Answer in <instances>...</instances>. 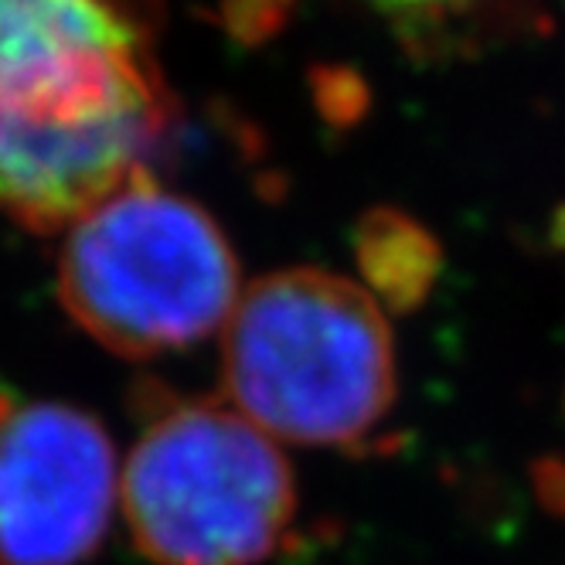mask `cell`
I'll list each match as a JSON object with an SVG mask.
<instances>
[{
  "instance_id": "5",
  "label": "cell",
  "mask_w": 565,
  "mask_h": 565,
  "mask_svg": "<svg viewBox=\"0 0 565 565\" xmlns=\"http://www.w3.org/2000/svg\"><path fill=\"white\" fill-rule=\"evenodd\" d=\"M116 454L106 426L68 402L0 416V565H83L106 542Z\"/></svg>"
},
{
  "instance_id": "1",
  "label": "cell",
  "mask_w": 565,
  "mask_h": 565,
  "mask_svg": "<svg viewBox=\"0 0 565 565\" xmlns=\"http://www.w3.org/2000/svg\"><path fill=\"white\" fill-rule=\"evenodd\" d=\"M222 382L228 406L269 439L372 450L398 398L385 310L328 269L266 273L225 324Z\"/></svg>"
},
{
  "instance_id": "8",
  "label": "cell",
  "mask_w": 565,
  "mask_h": 565,
  "mask_svg": "<svg viewBox=\"0 0 565 565\" xmlns=\"http://www.w3.org/2000/svg\"><path fill=\"white\" fill-rule=\"evenodd\" d=\"M382 8H426V4H439V0H375Z\"/></svg>"
},
{
  "instance_id": "2",
  "label": "cell",
  "mask_w": 565,
  "mask_h": 565,
  "mask_svg": "<svg viewBox=\"0 0 565 565\" xmlns=\"http://www.w3.org/2000/svg\"><path fill=\"white\" fill-rule=\"evenodd\" d=\"M58 300L106 351L143 361L228 324L238 259L205 209L140 171L68 225Z\"/></svg>"
},
{
  "instance_id": "7",
  "label": "cell",
  "mask_w": 565,
  "mask_h": 565,
  "mask_svg": "<svg viewBox=\"0 0 565 565\" xmlns=\"http://www.w3.org/2000/svg\"><path fill=\"white\" fill-rule=\"evenodd\" d=\"M354 259L375 303L395 313L423 307L443 269L436 235L395 209H372L358 222Z\"/></svg>"
},
{
  "instance_id": "4",
  "label": "cell",
  "mask_w": 565,
  "mask_h": 565,
  "mask_svg": "<svg viewBox=\"0 0 565 565\" xmlns=\"http://www.w3.org/2000/svg\"><path fill=\"white\" fill-rule=\"evenodd\" d=\"M168 119V89L143 52L0 99V212L34 232L68 228L147 171Z\"/></svg>"
},
{
  "instance_id": "3",
  "label": "cell",
  "mask_w": 565,
  "mask_h": 565,
  "mask_svg": "<svg viewBox=\"0 0 565 565\" xmlns=\"http://www.w3.org/2000/svg\"><path fill=\"white\" fill-rule=\"evenodd\" d=\"M140 388L124 473L134 545L153 565H259L287 548L297 480L276 443L222 398Z\"/></svg>"
},
{
  "instance_id": "6",
  "label": "cell",
  "mask_w": 565,
  "mask_h": 565,
  "mask_svg": "<svg viewBox=\"0 0 565 565\" xmlns=\"http://www.w3.org/2000/svg\"><path fill=\"white\" fill-rule=\"evenodd\" d=\"M140 52L109 0H0V96L55 86Z\"/></svg>"
},
{
  "instance_id": "9",
  "label": "cell",
  "mask_w": 565,
  "mask_h": 565,
  "mask_svg": "<svg viewBox=\"0 0 565 565\" xmlns=\"http://www.w3.org/2000/svg\"><path fill=\"white\" fill-rule=\"evenodd\" d=\"M562 413H565V395H562Z\"/></svg>"
}]
</instances>
